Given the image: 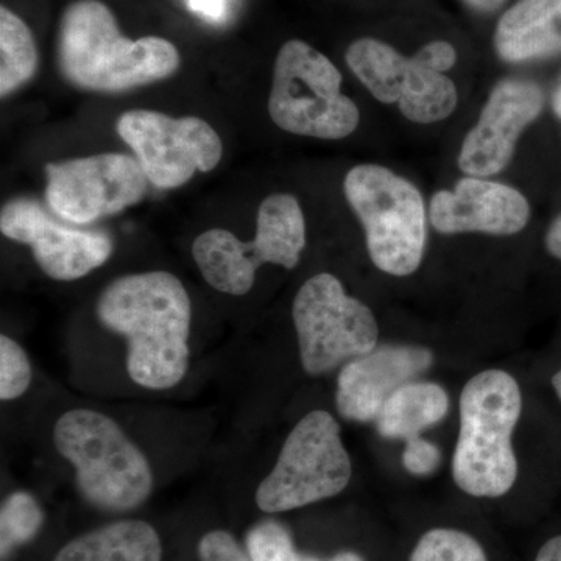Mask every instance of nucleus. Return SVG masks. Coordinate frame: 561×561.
<instances>
[{
  "instance_id": "f8f14e48",
  "label": "nucleus",
  "mask_w": 561,
  "mask_h": 561,
  "mask_svg": "<svg viewBox=\"0 0 561 561\" xmlns=\"http://www.w3.org/2000/svg\"><path fill=\"white\" fill-rule=\"evenodd\" d=\"M147 184L138 160L125 153L46 164L47 208L72 225L92 224L138 205Z\"/></svg>"
},
{
  "instance_id": "a211bd4d",
  "label": "nucleus",
  "mask_w": 561,
  "mask_h": 561,
  "mask_svg": "<svg viewBox=\"0 0 561 561\" xmlns=\"http://www.w3.org/2000/svg\"><path fill=\"white\" fill-rule=\"evenodd\" d=\"M160 535L139 519L117 522L73 538L54 561H161Z\"/></svg>"
},
{
  "instance_id": "2f4dec72",
  "label": "nucleus",
  "mask_w": 561,
  "mask_h": 561,
  "mask_svg": "<svg viewBox=\"0 0 561 561\" xmlns=\"http://www.w3.org/2000/svg\"><path fill=\"white\" fill-rule=\"evenodd\" d=\"M319 561H365V560H364V557L359 556V553L346 551V552L335 553V556L331 557V559L319 560Z\"/></svg>"
},
{
  "instance_id": "473e14b6",
  "label": "nucleus",
  "mask_w": 561,
  "mask_h": 561,
  "mask_svg": "<svg viewBox=\"0 0 561 561\" xmlns=\"http://www.w3.org/2000/svg\"><path fill=\"white\" fill-rule=\"evenodd\" d=\"M553 111H556L557 116L561 119V81L559 88H557L556 94H553L552 101Z\"/></svg>"
},
{
  "instance_id": "ddd939ff",
  "label": "nucleus",
  "mask_w": 561,
  "mask_h": 561,
  "mask_svg": "<svg viewBox=\"0 0 561 561\" xmlns=\"http://www.w3.org/2000/svg\"><path fill=\"white\" fill-rule=\"evenodd\" d=\"M32 198H14L0 213V231L11 241L32 247L41 271L51 279L76 280L102 267L113 253L106 232L79 230L55 219Z\"/></svg>"
},
{
  "instance_id": "c756f323",
  "label": "nucleus",
  "mask_w": 561,
  "mask_h": 561,
  "mask_svg": "<svg viewBox=\"0 0 561 561\" xmlns=\"http://www.w3.org/2000/svg\"><path fill=\"white\" fill-rule=\"evenodd\" d=\"M534 561H561V534L549 538L541 546Z\"/></svg>"
},
{
  "instance_id": "423d86ee",
  "label": "nucleus",
  "mask_w": 561,
  "mask_h": 561,
  "mask_svg": "<svg viewBox=\"0 0 561 561\" xmlns=\"http://www.w3.org/2000/svg\"><path fill=\"white\" fill-rule=\"evenodd\" d=\"M341 69L302 39H289L276 55L268 114L290 135L323 140L348 138L359 127L360 111L342 92Z\"/></svg>"
},
{
  "instance_id": "7ed1b4c3",
  "label": "nucleus",
  "mask_w": 561,
  "mask_h": 561,
  "mask_svg": "<svg viewBox=\"0 0 561 561\" xmlns=\"http://www.w3.org/2000/svg\"><path fill=\"white\" fill-rule=\"evenodd\" d=\"M522 411V389L511 373H479L461 390L453 478L468 496L496 500L515 485L518 460L512 437Z\"/></svg>"
},
{
  "instance_id": "72a5a7b5",
  "label": "nucleus",
  "mask_w": 561,
  "mask_h": 561,
  "mask_svg": "<svg viewBox=\"0 0 561 561\" xmlns=\"http://www.w3.org/2000/svg\"><path fill=\"white\" fill-rule=\"evenodd\" d=\"M552 387L553 391H556L557 398H559V401L561 402V368L556 373V375H553Z\"/></svg>"
},
{
  "instance_id": "f3484780",
  "label": "nucleus",
  "mask_w": 561,
  "mask_h": 561,
  "mask_svg": "<svg viewBox=\"0 0 561 561\" xmlns=\"http://www.w3.org/2000/svg\"><path fill=\"white\" fill-rule=\"evenodd\" d=\"M493 44L508 65L561 55V0H516L497 20Z\"/></svg>"
},
{
  "instance_id": "cd10ccee",
  "label": "nucleus",
  "mask_w": 561,
  "mask_h": 561,
  "mask_svg": "<svg viewBox=\"0 0 561 561\" xmlns=\"http://www.w3.org/2000/svg\"><path fill=\"white\" fill-rule=\"evenodd\" d=\"M187 3L192 10L213 20H219L224 13V0H187Z\"/></svg>"
},
{
  "instance_id": "a878e982",
  "label": "nucleus",
  "mask_w": 561,
  "mask_h": 561,
  "mask_svg": "<svg viewBox=\"0 0 561 561\" xmlns=\"http://www.w3.org/2000/svg\"><path fill=\"white\" fill-rule=\"evenodd\" d=\"M442 463V453L434 443L415 437L408 440L402 453V465L413 476H430Z\"/></svg>"
},
{
  "instance_id": "f257e3e1",
  "label": "nucleus",
  "mask_w": 561,
  "mask_h": 561,
  "mask_svg": "<svg viewBox=\"0 0 561 561\" xmlns=\"http://www.w3.org/2000/svg\"><path fill=\"white\" fill-rule=\"evenodd\" d=\"M98 317L128 343L127 368L144 389L168 390L190 367L192 308L186 287L169 272L122 276L103 289Z\"/></svg>"
},
{
  "instance_id": "0eeeda50",
  "label": "nucleus",
  "mask_w": 561,
  "mask_h": 561,
  "mask_svg": "<svg viewBox=\"0 0 561 561\" xmlns=\"http://www.w3.org/2000/svg\"><path fill=\"white\" fill-rule=\"evenodd\" d=\"M306 219L298 198L272 194L257 210L256 239L243 242L227 230L203 232L192 245V256L203 278L221 294H249L257 268L264 264L294 271L306 249Z\"/></svg>"
},
{
  "instance_id": "412c9836",
  "label": "nucleus",
  "mask_w": 561,
  "mask_h": 561,
  "mask_svg": "<svg viewBox=\"0 0 561 561\" xmlns=\"http://www.w3.org/2000/svg\"><path fill=\"white\" fill-rule=\"evenodd\" d=\"M44 512L39 502L25 491L10 494L0 511V556L2 561L21 546L31 542L43 529Z\"/></svg>"
},
{
  "instance_id": "6e6552de",
  "label": "nucleus",
  "mask_w": 561,
  "mask_h": 561,
  "mask_svg": "<svg viewBox=\"0 0 561 561\" xmlns=\"http://www.w3.org/2000/svg\"><path fill=\"white\" fill-rule=\"evenodd\" d=\"M351 474L341 426L331 413L313 411L290 431L275 468L257 486L256 504L265 513L306 507L337 496Z\"/></svg>"
},
{
  "instance_id": "4468645a",
  "label": "nucleus",
  "mask_w": 561,
  "mask_h": 561,
  "mask_svg": "<svg viewBox=\"0 0 561 561\" xmlns=\"http://www.w3.org/2000/svg\"><path fill=\"white\" fill-rule=\"evenodd\" d=\"M545 108V94L537 83L505 79L491 90L474 127L461 142L457 165L465 175H500L508 168L524 130Z\"/></svg>"
},
{
  "instance_id": "20e7f679",
  "label": "nucleus",
  "mask_w": 561,
  "mask_h": 561,
  "mask_svg": "<svg viewBox=\"0 0 561 561\" xmlns=\"http://www.w3.org/2000/svg\"><path fill=\"white\" fill-rule=\"evenodd\" d=\"M54 443L76 468L81 496L94 507L128 512L149 500V460L110 416L90 409L66 412L55 424Z\"/></svg>"
},
{
  "instance_id": "2eb2a0df",
  "label": "nucleus",
  "mask_w": 561,
  "mask_h": 561,
  "mask_svg": "<svg viewBox=\"0 0 561 561\" xmlns=\"http://www.w3.org/2000/svg\"><path fill=\"white\" fill-rule=\"evenodd\" d=\"M530 213L523 192L482 176L465 175L453 190L435 192L430 202V224L445 236L518 234L529 224Z\"/></svg>"
},
{
  "instance_id": "5701e85b",
  "label": "nucleus",
  "mask_w": 561,
  "mask_h": 561,
  "mask_svg": "<svg viewBox=\"0 0 561 561\" xmlns=\"http://www.w3.org/2000/svg\"><path fill=\"white\" fill-rule=\"evenodd\" d=\"M245 545L253 561H319L298 552L290 531L271 519L256 524L247 535Z\"/></svg>"
},
{
  "instance_id": "4be33fe9",
  "label": "nucleus",
  "mask_w": 561,
  "mask_h": 561,
  "mask_svg": "<svg viewBox=\"0 0 561 561\" xmlns=\"http://www.w3.org/2000/svg\"><path fill=\"white\" fill-rule=\"evenodd\" d=\"M409 561H489V557L467 531L437 527L416 541Z\"/></svg>"
},
{
  "instance_id": "1a4fd4ad",
  "label": "nucleus",
  "mask_w": 561,
  "mask_h": 561,
  "mask_svg": "<svg viewBox=\"0 0 561 561\" xmlns=\"http://www.w3.org/2000/svg\"><path fill=\"white\" fill-rule=\"evenodd\" d=\"M301 365L327 375L378 346L379 327L367 305L346 294L337 276L319 273L302 284L291 306Z\"/></svg>"
},
{
  "instance_id": "c85d7f7f",
  "label": "nucleus",
  "mask_w": 561,
  "mask_h": 561,
  "mask_svg": "<svg viewBox=\"0 0 561 561\" xmlns=\"http://www.w3.org/2000/svg\"><path fill=\"white\" fill-rule=\"evenodd\" d=\"M546 249L556 260L561 262V214L552 221L548 232H546Z\"/></svg>"
},
{
  "instance_id": "dca6fc26",
  "label": "nucleus",
  "mask_w": 561,
  "mask_h": 561,
  "mask_svg": "<svg viewBox=\"0 0 561 561\" xmlns=\"http://www.w3.org/2000/svg\"><path fill=\"white\" fill-rule=\"evenodd\" d=\"M434 364L424 346L382 345L343 365L337 382V409L343 419L376 421L386 402L404 383L415 381Z\"/></svg>"
},
{
  "instance_id": "7c9ffc66",
  "label": "nucleus",
  "mask_w": 561,
  "mask_h": 561,
  "mask_svg": "<svg viewBox=\"0 0 561 561\" xmlns=\"http://www.w3.org/2000/svg\"><path fill=\"white\" fill-rule=\"evenodd\" d=\"M507 0H463L465 5L478 13H493L500 10Z\"/></svg>"
},
{
  "instance_id": "39448f33",
  "label": "nucleus",
  "mask_w": 561,
  "mask_h": 561,
  "mask_svg": "<svg viewBox=\"0 0 561 561\" xmlns=\"http://www.w3.org/2000/svg\"><path fill=\"white\" fill-rule=\"evenodd\" d=\"M343 192L364 228L376 268L398 278L419 271L430 224L419 187L386 165L365 162L346 173Z\"/></svg>"
},
{
  "instance_id": "6ab92c4d",
  "label": "nucleus",
  "mask_w": 561,
  "mask_h": 561,
  "mask_svg": "<svg viewBox=\"0 0 561 561\" xmlns=\"http://www.w3.org/2000/svg\"><path fill=\"white\" fill-rule=\"evenodd\" d=\"M448 411L449 397L442 386L415 379L391 394L376 419V430L383 438L408 442L440 423Z\"/></svg>"
},
{
  "instance_id": "f03ea898",
  "label": "nucleus",
  "mask_w": 561,
  "mask_h": 561,
  "mask_svg": "<svg viewBox=\"0 0 561 561\" xmlns=\"http://www.w3.org/2000/svg\"><path fill=\"white\" fill-rule=\"evenodd\" d=\"M55 55L61 76L73 88L108 94L169 79L181 66L171 41L122 35L113 10L101 0H76L66 7Z\"/></svg>"
},
{
  "instance_id": "bb28decb",
  "label": "nucleus",
  "mask_w": 561,
  "mask_h": 561,
  "mask_svg": "<svg viewBox=\"0 0 561 561\" xmlns=\"http://www.w3.org/2000/svg\"><path fill=\"white\" fill-rule=\"evenodd\" d=\"M412 57L424 68L434 70L438 73H448L449 70L456 68L459 61V51L456 46L446 39H432L430 43L423 44Z\"/></svg>"
},
{
  "instance_id": "393cba45",
  "label": "nucleus",
  "mask_w": 561,
  "mask_h": 561,
  "mask_svg": "<svg viewBox=\"0 0 561 561\" xmlns=\"http://www.w3.org/2000/svg\"><path fill=\"white\" fill-rule=\"evenodd\" d=\"M202 561H253L228 531L213 530L198 545Z\"/></svg>"
},
{
  "instance_id": "9b49d317",
  "label": "nucleus",
  "mask_w": 561,
  "mask_h": 561,
  "mask_svg": "<svg viewBox=\"0 0 561 561\" xmlns=\"http://www.w3.org/2000/svg\"><path fill=\"white\" fill-rule=\"evenodd\" d=\"M345 61L376 101L397 105L413 124L446 121L459 105L453 79L424 68L387 41L362 36L350 44Z\"/></svg>"
},
{
  "instance_id": "9d476101",
  "label": "nucleus",
  "mask_w": 561,
  "mask_h": 561,
  "mask_svg": "<svg viewBox=\"0 0 561 561\" xmlns=\"http://www.w3.org/2000/svg\"><path fill=\"white\" fill-rule=\"evenodd\" d=\"M116 130L158 190H176L195 173L214 171L224 154L219 133L201 117L131 110L117 119Z\"/></svg>"
},
{
  "instance_id": "b1692460",
  "label": "nucleus",
  "mask_w": 561,
  "mask_h": 561,
  "mask_svg": "<svg viewBox=\"0 0 561 561\" xmlns=\"http://www.w3.org/2000/svg\"><path fill=\"white\" fill-rule=\"evenodd\" d=\"M32 382V367L20 343L0 337V400L13 401L25 393Z\"/></svg>"
},
{
  "instance_id": "aec40b11",
  "label": "nucleus",
  "mask_w": 561,
  "mask_h": 561,
  "mask_svg": "<svg viewBox=\"0 0 561 561\" xmlns=\"http://www.w3.org/2000/svg\"><path fill=\"white\" fill-rule=\"evenodd\" d=\"M38 49L28 25L5 5L0 7V95L13 94L35 77Z\"/></svg>"
}]
</instances>
